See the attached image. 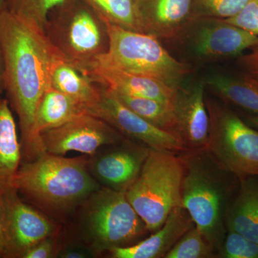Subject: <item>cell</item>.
I'll return each mask as SVG.
<instances>
[{
	"instance_id": "obj_1",
	"label": "cell",
	"mask_w": 258,
	"mask_h": 258,
	"mask_svg": "<svg viewBox=\"0 0 258 258\" xmlns=\"http://www.w3.org/2000/svg\"><path fill=\"white\" fill-rule=\"evenodd\" d=\"M0 43L5 91L18 115L23 161L35 160L46 153L34 124L40 98L50 87L49 70L56 52L43 32L8 10L0 13Z\"/></svg>"
},
{
	"instance_id": "obj_2",
	"label": "cell",
	"mask_w": 258,
	"mask_h": 258,
	"mask_svg": "<svg viewBox=\"0 0 258 258\" xmlns=\"http://www.w3.org/2000/svg\"><path fill=\"white\" fill-rule=\"evenodd\" d=\"M88 156L67 158L42 154L23 161L13 179L20 196L63 225L101 185L88 170Z\"/></svg>"
},
{
	"instance_id": "obj_3",
	"label": "cell",
	"mask_w": 258,
	"mask_h": 258,
	"mask_svg": "<svg viewBox=\"0 0 258 258\" xmlns=\"http://www.w3.org/2000/svg\"><path fill=\"white\" fill-rule=\"evenodd\" d=\"M181 154V205L217 254L227 232L226 216L240 177L221 165L208 149Z\"/></svg>"
},
{
	"instance_id": "obj_4",
	"label": "cell",
	"mask_w": 258,
	"mask_h": 258,
	"mask_svg": "<svg viewBox=\"0 0 258 258\" xmlns=\"http://www.w3.org/2000/svg\"><path fill=\"white\" fill-rule=\"evenodd\" d=\"M61 235L98 255L136 244L148 232L125 192L101 186L78 208Z\"/></svg>"
},
{
	"instance_id": "obj_5",
	"label": "cell",
	"mask_w": 258,
	"mask_h": 258,
	"mask_svg": "<svg viewBox=\"0 0 258 258\" xmlns=\"http://www.w3.org/2000/svg\"><path fill=\"white\" fill-rule=\"evenodd\" d=\"M43 34L57 55L88 77L109 47L106 21L83 0L52 10Z\"/></svg>"
},
{
	"instance_id": "obj_6",
	"label": "cell",
	"mask_w": 258,
	"mask_h": 258,
	"mask_svg": "<svg viewBox=\"0 0 258 258\" xmlns=\"http://www.w3.org/2000/svg\"><path fill=\"white\" fill-rule=\"evenodd\" d=\"M183 174L180 156L151 149L138 177L125 191L148 232L159 230L171 212L181 206Z\"/></svg>"
},
{
	"instance_id": "obj_7",
	"label": "cell",
	"mask_w": 258,
	"mask_h": 258,
	"mask_svg": "<svg viewBox=\"0 0 258 258\" xmlns=\"http://www.w3.org/2000/svg\"><path fill=\"white\" fill-rule=\"evenodd\" d=\"M106 23L109 47L97 63L152 78L174 88L181 86L192 71L189 64L173 57L157 37Z\"/></svg>"
},
{
	"instance_id": "obj_8",
	"label": "cell",
	"mask_w": 258,
	"mask_h": 258,
	"mask_svg": "<svg viewBox=\"0 0 258 258\" xmlns=\"http://www.w3.org/2000/svg\"><path fill=\"white\" fill-rule=\"evenodd\" d=\"M210 118L208 149L239 177L258 176V130L221 102L205 96Z\"/></svg>"
},
{
	"instance_id": "obj_9",
	"label": "cell",
	"mask_w": 258,
	"mask_h": 258,
	"mask_svg": "<svg viewBox=\"0 0 258 258\" xmlns=\"http://www.w3.org/2000/svg\"><path fill=\"white\" fill-rule=\"evenodd\" d=\"M178 37L188 55L199 62L239 57L258 45L257 35L217 18L195 19Z\"/></svg>"
},
{
	"instance_id": "obj_10",
	"label": "cell",
	"mask_w": 258,
	"mask_h": 258,
	"mask_svg": "<svg viewBox=\"0 0 258 258\" xmlns=\"http://www.w3.org/2000/svg\"><path fill=\"white\" fill-rule=\"evenodd\" d=\"M5 258H23L35 244L57 235L62 225L29 205L13 187L4 190Z\"/></svg>"
},
{
	"instance_id": "obj_11",
	"label": "cell",
	"mask_w": 258,
	"mask_h": 258,
	"mask_svg": "<svg viewBox=\"0 0 258 258\" xmlns=\"http://www.w3.org/2000/svg\"><path fill=\"white\" fill-rule=\"evenodd\" d=\"M100 86L101 98L89 114L101 118L125 138L143 144L149 149L175 154L188 151L176 134L158 128L136 114L123 106L108 88Z\"/></svg>"
},
{
	"instance_id": "obj_12",
	"label": "cell",
	"mask_w": 258,
	"mask_h": 258,
	"mask_svg": "<svg viewBox=\"0 0 258 258\" xmlns=\"http://www.w3.org/2000/svg\"><path fill=\"white\" fill-rule=\"evenodd\" d=\"M45 152L64 156L76 152L88 157L125 137L98 117L84 113L40 134Z\"/></svg>"
},
{
	"instance_id": "obj_13",
	"label": "cell",
	"mask_w": 258,
	"mask_h": 258,
	"mask_svg": "<svg viewBox=\"0 0 258 258\" xmlns=\"http://www.w3.org/2000/svg\"><path fill=\"white\" fill-rule=\"evenodd\" d=\"M150 150L125 138L88 157V170L101 186L125 192L138 177Z\"/></svg>"
},
{
	"instance_id": "obj_14",
	"label": "cell",
	"mask_w": 258,
	"mask_h": 258,
	"mask_svg": "<svg viewBox=\"0 0 258 258\" xmlns=\"http://www.w3.org/2000/svg\"><path fill=\"white\" fill-rule=\"evenodd\" d=\"M205 81L176 88L171 101L176 134L188 151L208 149L210 118L205 102Z\"/></svg>"
},
{
	"instance_id": "obj_15",
	"label": "cell",
	"mask_w": 258,
	"mask_h": 258,
	"mask_svg": "<svg viewBox=\"0 0 258 258\" xmlns=\"http://www.w3.org/2000/svg\"><path fill=\"white\" fill-rule=\"evenodd\" d=\"M142 32L176 38L192 20V0H137Z\"/></svg>"
},
{
	"instance_id": "obj_16",
	"label": "cell",
	"mask_w": 258,
	"mask_h": 258,
	"mask_svg": "<svg viewBox=\"0 0 258 258\" xmlns=\"http://www.w3.org/2000/svg\"><path fill=\"white\" fill-rule=\"evenodd\" d=\"M194 225L189 213L181 205L171 212L164 225L150 237L132 245L117 247L108 254L113 258L164 257Z\"/></svg>"
},
{
	"instance_id": "obj_17",
	"label": "cell",
	"mask_w": 258,
	"mask_h": 258,
	"mask_svg": "<svg viewBox=\"0 0 258 258\" xmlns=\"http://www.w3.org/2000/svg\"><path fill=\"white\" fill-rule=\"evenodd\" d=\"M88 77L116 93L171 103L176 88L152 78L127 72L113 66L97 63Z\"/></svg>"
},
{
	"instance_id": "obj_18",
	"label": "cell",
	"mask_w": 258,
	"mask_h": 258,
	"mask_svg": "<svg viewBox=\"0 0 258 258\" xmlns=\"http://www.w3.org/2000/svg\"><path fill=\"white\" fill-rule=\"evenodd\" d=\"M50 86L63 93L88 113L99 101L101 86L55 54L49 70Z\"/></svg>"
},
{
	"instance_id": "obj_19",
	"label": "cell",
	"mask_w": 258,
	"mask_h": 258,
	"mask_svg": "<svg viewBox=\"0 0 258 258\" xmlns=\"http://www.w3.org/2000/svg\"><path fill=\"white\" fill-rule=\"evenodd\" d=\"M227 231L258 243V176L240 177V186L226 216Z\"/></svg>"
},
{
	"instance_id": "obj_20",
	"label": "cell",
	"mask_w": 258,
	"mask_h": 258,
	"mask_svg": "<svg viewBox=\"0 0 258 258\" xmlns=\"http://www.w3.org/2000/svg\"><path fill=\"white\" fill-rule=\"evenodd\" d=\"M23 162L21 142L8 98L0 96V188L13 187V181Z\"/></svg>"
},
{
	"instance_id": "obj_21",
	"label": "cell",
	"mask_w": 258,
	"mask_h": 258,
	"mask_svg": "<svg viewBox=\"0 0 258 258\" xmlns=\"http://www.w3.org/2000/svg\"><path fill=\"white\" fill-rule=\"evenodd\" d=\"M206 87L223 101L258 116V81L243 76L214 74L205 80Z\"/></svg>"
},
{
	"instance_id": "obj_22",
	"label": "cell",
	"mask_w": 258,
	"mask_h": 258,
	"mask_svg": "<svg viewBox=\"0 0 258 258\" xmlns=\"http://www.w3.org/2000/svg\"><path fill=\"white\" fill-rule=\"evenodd\" d=\"M84 113H88L87 111L79 103L50 86L44 92L37 106L34 124L35 137L41 141L42 132L60 126Z\"/></svg>"
},
{
	"instance_id": "obj_23",
	"label": "cell",
	"mask_w": 258,
	"mask_h": 258,
	"mask_svg": "<svg viewBox=\"0 0 258 258\" xmlns=\"http://www.w3.org/2000/svg\"><path fill=\"white\" fill-rule=\"evenodd\" d=\"M110 91L123 106L136 114L158 128L176 135L175 117L171 103Z\"/></svg>"
},
{
	"instance_id": "obj_24",
	"label": "cell",
	"mask_w": 258,
	"mask_h": 258,
	"mask_svg": "<svg viewBox=\"0 0 258 258\" xmlns=\"http://www.w3.org/2000/svg\"><path fill=\"white\" fill-rule=\"evenodd\" d=\"M107 22L120 28L142 32L137 0H83Z\"/></svg>"
},
{
	"instance_id": "obj_25",
	"label": "cell",
	"mask_w": 258,
	"mask_h": 258,
	"mask_svg": "<svg viewBox=\"0 0 258 258\" xmlns=\"http://www.w3.org/2000/svg\"><path fill=\"white\" fill-rule=\"evenodd\" d=\"M73 0H8L7 10L43 32L47 17Z\"/></svg>"
},
{
	"instance_id": "obj_26",
	"label": "cell",
	"mask_w": 258,
	"mask_h": 258,
	"mask_svg": "<svg viewBox=\"0 0 258 258\" xmlns=\"http://www.w3.org/2000/svg\"><path fill=\"white\" fill-rule=\"evenodd\" d=\"M205 236L194 225L184 234L172 248L166 253L165 258H210L216 257Z\"/></svg>"
},
{
	"instance_id": "obj_27",
	"label": "cell",
	"mask_w": 258,
	"mask_h": 258,
	"mask_svg": "<svg viewBox=\"0 0 258 258\" xmlns=\"http://www.w3.org/2000/svg\"><path fill=\"white\" fill-rule=\"evenodd\" d=\"M249 0H192V20L230 18L239 13Z\"/></svg>"
},
{
	"instance_id": "obj_28",
	"label": "cell",
	"mask_w": 258,
	"mask_h": 258,
	"mask_svg": "<svg viewBox=\"0 0 258 258\" xmlns=\"http://www.w3.org/2000/svg\"><path fill=\"white\" fill-rule=\"evenodd\" d=\"M217 257L258 258V243L237 232L227 231Z\"/></svg>"
},
{
	"instance_id": "obj_29",
	"label": "cell",
	"mask_w": 258,
	"mask_h": 258,
	"mask_svg": "<svg viewBox=\"0 0 258 258\" xmlns=\"http://www.w3.org/2000/svg\"><path fill=\"white\" fill-rule=\"evenodd\" d=\"M225 20L258 36V0H249L237 14Z\"/></svg>"
},
{
	"instance_id": "obj_30",
	"label": "cell",
	"mask_w": 258,
	"mask_h": 258,
	"mask_svg": "<svg viewBox=\"0 0 258 258\" xmlns=\"http://www.w3.org/2000/svg\"><path fill=\"white\" fill-rule=\"evenodd\" d=\"M59 247L56 257L57 258H93L98 254L86 244L78 241L66 238L58 235Z\"/></svg>"
},
{
	"instance_id": "obj_31",
	"label": "cell",
	"mask_w": 258,
	"mask_h": 258,
	"mask_svg": "<svg viewBox=\"0 0 258 258\" xmlns=\"http://www.w3.org/2000/svg\"><path fill=\"white\" fill-rule=\"evenodd\" d=\"M59 233L57 235L47 237L45 240L34 245L24 254L23 258L56 257L59 247Z\"/></svg>"
},
{
	"instance_id": "obj_32",
	"label": "cell",
	"mask_w": 258,
	"mask_h": 258,
	"mask_svg": "<svg viewBox=\"0 0 258 258\" xmlns=\"http://www.w3.org/2000/svg\"><path fill=\"white\" fill-rule=\"evenodd\" d=\"M237 63L244 74L258 81V45L250 49L248 53L240 56Z\"/></svg>"
},
{
	"instance_id": "obj_33",
	"label": "cell",
	"mask_w": 258,
	"mask_h": 258,
	"mask_svg": "<svg viewBox=\"0 0 258 258\" xmlns=\"http://www.w3.org/2000/svg\"><path fill=\"white\" fill-rule=\"evenodd\" d=\"M4 190L0 188V258L6 257Z\"/></svg>"
},
{
	"instance_id": "obj_34",
	"label": "cell",
	"mask_w": 258,
	"mask_h": 258,
	"mask_svg": "<svg viewBox=\"0 0 258 258\" xmlns=\"http://www.w3.org/2000/svg\"><path fill=\"white\" fill-rule=\"evenodd\" d=\"M5 91V60L3 48L0 43V96Z\"/></svg>"
},
{
	"instance_id": "obj_35",
	"label": "cell",
	"mask_w": 258,
	"mask_h": 258,
	"mask_svg": "<svg viewBox=\"0 0 258 258\" xmlns=\"http://www.w3.org/2000/svg\"><path fill=\"white\" fill-rule=\"evenodd\" d=\"M243 119L254 128L258 130V116L257 115L245 113L243 115Z\"/></svg>"
},
{
	"instance_id": "obj_36",
	"label": "cell",
	"mask_w": 258,
	"mask_h": 258,
	"mask_svg": "<svg viewBox=\"0 0 258 258\" xmlns=\"http://www.w3.org/2000/svg\"><path fill=\"white\" fill-rule=\"evenodd\" d=\"M7 5H8V0H0V13L7 10Z\"/></svg>"
}]
</instances>
